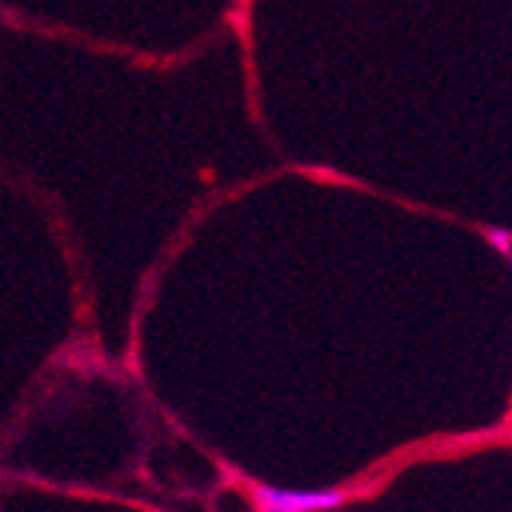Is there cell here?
I'll use <instances>...</instances> for the list:
<instances>
[{
    "label": "cell",
    "mask_w": 512,
    "mask_h": 512,
    "mask_svg": "<svg viewBox=\"0 0 512 512\" xmlns=\"http://www.w3.org/2000/svg\"><path fill=\"white\" fill-rule=\"evenodd\" d=\"M347 500L344 491H286V488H255V503L261 512H329Z\"/></svg>",
    "instance_id": "1"
},
{
    "label": "cell",
    "mask_w": 512,
    "mask_h": 512,
    "mask_svg": "<svg viewBox=\"0 0 512 512\" xmlns=\"http://www.w3.org/2000/svg\"><path fill=\"white\" fill-rule=\"evenodd\" d=\"M488 240H491V246H497L500 249V255L503 258H509L512 255V234L506 227H500V230H488Z\"/></svg>",
    "instance_id": "2"
}]
</instances>
